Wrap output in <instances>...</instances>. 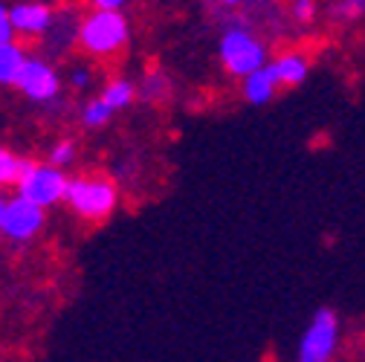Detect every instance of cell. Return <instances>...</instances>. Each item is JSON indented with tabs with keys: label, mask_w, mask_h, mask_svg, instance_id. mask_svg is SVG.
I'll use <instances>...</instances> for the list:
<instances>
[{
	"label": "cell",
	"mask_w": 365,
	"mask_h": 362,
	"mask_svg": "<svg viewBox=\"0 0 365 362\" xmlns=\"http://www.w3.org/2000/svg\"><path fill=\"white\" fill-rule=\"evenodd\" d=\"M215 50H217L220 70L230 78H235V81H241L250 73L267 67L269 58H272L269 41L258 29V24H252L250 12L230 15V21H226V26L217 35V47Z\"/></svg>",
	"instance_id": "cell-1"
},
{
	"label": "cell",
	"mask_w": 365,
	"mask_h": 362,
	"mask_svg": "<svg viewBox=\"0 0 365 362\" xmlns=\"http://www.w3.org/2000/svg\"><path fill=\"white\" fill-rule=\"evenodd\" d=\"M130 18L122 9H84L78 21L76 50L96 64L116 61L130 47Z\"/></svg>",
	"instance_id": "cell-2"
},
{
	"label": "cell",
	"mask_w": 365,
	"mask_h": 362,
	"mask_svg": "<svg viewBox=\"0 0 365 362\" xmlns=\"http://www.w3.org/2000/svg\"><path fill=\"white\" fill-rule=\"evenodd\" d=\"M119 203H122V189L113 177H108L102 171H81V174L70 177L64 206L81 223L99 226V223L110 220L116 214Z\"/></svg>",
	"instance_id": "cell-3"
},
{
	"label": "cell",
	"mask_w": 365,
	"mask_h": 362,
	"mask_svg": "<svg viewBox=\"0 0 365 362\" xmlns=\"http://www.w3.org/2000/svg\"><path fill=\"white\" fill-rule=\"evenodd\" d=\"M345 351V325L342 316L322 304L310 313V319L304 322L290 362H339Z\"/></svg>",
	"instance_id": "cell-4"
},
{
	"label": "cell",
	"mask_w": 365,
	"mask_h": 362,
	"mask_svg": "<svg viewBox=\"0 0 365 362\" xmlns=\"http://www.w3.org/2000/svg\"><path fill=\"white\" fill-rule=\"evenodd\" d=\"M67 186H70V174L47 160H32L26 157V165H24V174L15 186V195L32 200L35 206L41 209H56L64 203L67 197Z\"/></svg>",
	"instance_id": "cell-5"
},
{
	"label": "cell",
	"mask_w": 365,
	"mask_h": 362,
	"mask_svg": "<svg viewBox=\"0 0 365 362\" xmlns=\"http://www.w3.org/2000/svg\"><path fill=\"white\" fill-rule=\"evenodd\" d=\"M64 84H67V78L58 70L56 58L43 56V53H29V61H26L15 90L26 102H32L38 108H53L64 96Z\"/></svg>",
	"instance_id": "cell-6"
},
{
	"label": "cell",
	"mask_w": 365,
	"mask_h": 362,
	"mask_svg": "<svg viewBox=\"0 0 365 362\" xmlns=\"http://www.w3.org/2000/svg\"><path fill=\"white\" fill-rule=\"evenodd\" d=\"M43 229H47V209L35 206L21 195H12L4 223H0V238L12 247H26L35 238H41Z\"/></svg>",
	"instance_id": "cell-7"
},
{
	"label": "cell",
	"mask_w": 365,
	"mask_h": 362,
	"mask_svg": "<svg viewBox=\"0 0 365 362\" xmlns=\"http://www.w3.org/2000/svg\"><path fill=\"white\" fill-rule=\"evenodd\" d=\"M12 26L18 41H43V35L50 32L56 21V6L43 4V0H21L12 4Z\"/></svg>",
	"instance_id": "cell-8"
},
{
	"label": "cell",
	"mask_w": 365,
	"mask_h": 362,
	"mask_svg": "<svg viewBox=\"0 0 365 362\" xmlns=\"http://www.w3.org/2000/svg\"><path fill=\"white\" fill-rule=\"evenodd\" d=\"M78 21H81V12H78V9H73V6H58L50 32L43 35V41H41L43 56L61 58V56H67L70 50H76V43H78Z\"/></svg>",
	"instance_id": "cell-9"
},
{
	"label": "cell",
	"mask_w": 365,
	"mask_h": 362,
	"mask_svg": "<svg viewBox=\"0 0 365 362\" xmlns=\"http://www.w3.org/2000/svg\"><path fill=\"white\" fill-rule=\"evenodd\" d=\"M269 67L276 73L282 90H293V87H302L307 81V76L313 70V58L299 47H287L269 58Z\"/></svg>",
	"instance_id": "cell-10"
},
{
	"label": "cell",
	"mask_w": 365,
	"mask_h": 362,
	"mask_svg": "<svg viewBox=\"0 0 365 362\" xmlns=\"http://www.w3.org/2000/svg\"><path fill=\"white\" fill-rule=\"evenodd\" d=\"M279 93H282V84H279V78H276V73H272L269 64L250 73L247 78H241V99L252 108L269 105Z\"/></svg>",
	"instance_id": "cell-11"
},
{
	"label": "cell",
	"mask_w": 365,
	"mask_h": 362,
	"mask_svg": "<svg viewBox=\"0 0 365 362\" xmlns=\"http://www.w3.org/2000/svg\"><path fill=\"white\" fill-rule=\"evenodd\" d=\"M29 61V50L24 41H6L0 43V87H15L24 67Z\"/></svg>",
	"instance_id": "cell-12"
},
{
	"label": "cell",
	"mask_w": 365,
	"mask_h": 362,
	"mask_svg": "<svg viewBox=\"0 0 365 362\" xmlns=\"http://www.w3.org/2000/svg\"><path fill=\"white\" fill-rule=\"evenodd\" d=\"M136 87H140V99L145 105H165L174 93V81L163 67H148Z\"/></svg>",
	"instance_id": "cell-13"
},
{
	"label": "cell",
	"mask_w": 365,
	"mask_h": 362,
	"mask_svg": "<svg viewBox=\"0 0 365 362\" xmlns=\"http://www.w3.org/2000/svg\"><path fill=\"white\" fill-rule=\"evenodd\" d=\"M116 116H119V113H116L99 93L87 96V99L81 102V108H78V125H81L84 130H102V128H108Z\"/></svg>",
	"instance_id": "cell-14"
},
{
	"label": "cell",
	"mask_w": 365,
	"mask_h": 362,
	"mask_svg": "<svg viewBox=\"0 0 365 362\" xmlns=\"http://www.w3.org/2000/svg\"><path fill=\"white\" fill-rule=\"evenodd\" d=\"M282 12H284V21L299 32H307L322 21V4L319 0H287Z\"/></svg>",
	"instance_id": "cell-15"
},
{
	"label": "cell",
	"mask_w": 365,
	"mask_h": 362,
	"mask_svg": "<svg viewBox=\"0 0 365 362\" xmlns=\"http://www.w3.org/2000/svg\"><path fill=\"white\" fill-rule=\"evenodd\" d=\"M67 87L73 90V93H87V96H93V90H99L102 84H99V67H96V61H76L70 70H67Z\"/></svg>",
	"instance_id": "cell-16"
},
{
	"label": "cell",
	"mask_w": 365,
	"mask_h": 362,
	"mask_svg": "<svg viewBox=\"0 0 365 362\" xmlns=\"http://www.w3.org/2000/svg\"><path fill=\"white\" fill-rule=\"evenodd\" d=\"M325 18L334 26H356L365 18V0H331L325 6Z\"/></svg>",
	"instance_id": "cell-17"
},
{
	"label": "cell",
	"mask_w": 365,
	"mask_h": 362,
	"mask_svg": "<svg viewBox=\"0 0 365 362\" xmlns=\"http://www.w3.org/2000/svg\"><path fill=\"white\" fill-rule=\"evenodd\" d=\"M26 157L9 145H0V189H15L24 174Z\"/></svg>",
	"instance_id": "cell-18"
},
{
	"label": "cell",
	"mask_w": 365,
	"mask_h": 362,
	"mask_svg": "<svg viewBox=\"0 0 365 362\" xmlns=\"http://www.w3.org/2000/svg\"><path fill=\"white\" fill-rule=\"evenodd\" d=\"M47 162H53V165H58L64 171L73 168L78 162V143L73 137H58L47 151Z\"/></svg>",
	"instance_id": "cell-19"
},
{
	"label": "cell",
	"mask_w": 365,
	"mask_h": 362,
	"mask_svg": "<svg viewBox=\"0 0 365 362\" xmlns=\"http://www.w3.org/2000/svg\"><path fill=\"white\" fill-rule=\"evenodd\" d=\"M15 41V26H12V9L0 0V43Z\"/></svg>",
	"instance_id": "cell-20"
},
{
	"label": "cell",
	"mask_w": 365,
	"mask_h": 362,
	"mask_svg": "<svg viewBox=\"0 0 365 362\" xmlns=\"http://www.w3.org/2000/svg\"><path fill=\"white\" fill-rule=\"evenodd\" d=\"M133 4V0H84L87 9H128Z\"/></svg>",
	"instance_id": "cell-21"
},
{
	"label": "cell",
	"mask_w": 365,
	"mask_h": 362,
	"mask_svg": "<svg viewBox=\"0 0 365 362\" xmlns=\"http://www.w3.org/2000/svg\"><path fill=\"white\" fill-rule=\"evenodd\" d=\"M212 4H215L223 15H238V12H247V0H212Z\"/></svg>",
	"instance_id": "cell-22"
},
{
	"label": "cell",
	"mask_w": 365,
	"mask_h": 362,
	"mask_svg": "<svg viewBox=\"0 0 365 362\" xmlns=\"http://www.w3.org/2000/svg\"><path fill=\"white\" fill-rule=\"evenodd\" d=\"M269 4H272V0H247V12H250V15H255V12L267 9Z\"/></svg>",
	"instance_id": "cell-23"
},
{
	"label": "cell",
	"mask_w": 365,
	"mask_h": 362,
	"mask_svg": "<svg viewBox=\"0 0 365 362\" xmlns=\"http://www.w3.org/2000/svg\"><path fill=\"white\" fill-rule=\"evenodd\" d=\"M9 197H12V195H6V189H0V223H4V214H6V206H9Z\"/></svg>",
	"instance_id": "cell-24"
}]
</instances>
